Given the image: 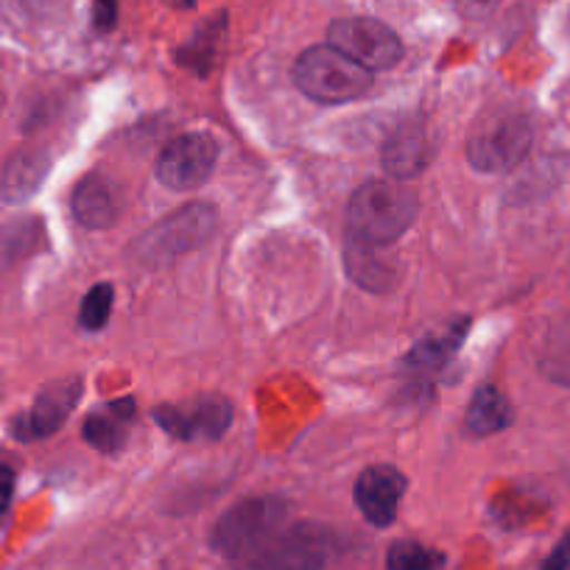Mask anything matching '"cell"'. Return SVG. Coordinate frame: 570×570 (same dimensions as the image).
<instances>
[{
  "label": "cell",
  "mask_w": 570,
  "mask_h": 570,
  "mask_svg": "<svg viewBox=\"0 0 570 570\" xmlns=\"http://www.w3.org/2000/svg\"><path fill=\"white\" fill-rule=\"evenodd\" d=\"M537 364L553 383L570 386V320H562L546 333L537 353Z\"/></svg>",
  "instance_id": "18"
},
{
  "label": "cell",
  "mask_w": 570,
  "mask_h": 570,
  "mask_svg": "<svg viewBox=\"0 0 570 570\" xmlns=\"http://www.w3.org/2000/svg\"><path fill=\"white\" fill-rule=\"evenodd\" d=\"M436 155V140L425 124L411 120V124L397 126L383 142V168L392 179H414L431 166Z\"/></svg>",
  "instance_id": "12"
},
{
  "label": "cell",
  "mask_w": 570,
  "mask_h": 570,
  "mask_svg": "<svg viewBox=\"0 0 570 570\" xmlns=\"http://www.w3.org/2000/svg\"><path fill=\"white\" fill-rule=\"evenodd\" d=\"M327 42L366 70H389L403 59V40L375 18L333 20Z\"/></svg>",
  "instance_id": "7"
},
{
  "label": "cell",
  "mask_w": 570,
  "mask_h": 570,
  "mask_svg": "<svg viewBox=\"0 0 570 570\" xmlns=\"http://www.w3.org/2000/svg\"><path fill=\"white\" fill-rule=\"evenodd\" d=\"M347 274L366 292H386L394 283V268L375 255L372 246H358L347 252Z\"/></svg>",
  "instance_id": "19"
},
{
  "label": "cell",
  "mask_w": 570,
  "mask_h": 570,
  "mask_svg": "<svg viewBox=\"0 0 570 570\" xmlns=\"http://www.w3.org/2000/svg\"><path fill=\"white\" fill-rule=\"evenodd\" d=\"M405 475L392 464H372L358 475L355 503L372 525H392L405 495Z\"/></svg>",
  "instance_id": "11"
},
{
  "label": "cell",
  "mask_w": 570,
  "mask_h": 570,
  "mask_svg": "<svg viewBox=\"0 0 570 570\" xmlns=\"http://www.w3.org/2000/svg\"><path fill=\"white\" fill-rule=\"evenodd\" d=\"M48 168H51V157L46 151H23V155L12 157L3 171V199L9 205L29 202L46 183Z\"/></svg>",
  "instance_id": "15"
},
{
  "label": "cell",
  "mask_w": 570,
  "mask_h": 570,
  "mask_svg": "<svg viewBox=\"0 0 570 570\" xmlns=\"http://www.w3.org/2000/svg\"><path fill=\"white\" fill-rule=\"evenodd\" d=\"M534 131L525 115L503 109L481 120L468 140V160L475 171L509 174L525 160Z\"/></svg>",
  "instance_id": "4"
},
{
  "label": "cell",
  "mask_w": 570,
  "mask_h": 570,
  "mask_svg": "<svg viewBox=\"0 0 570 570\" xmlns=\"http://www.w3.org/2000/svg\"><path fill=\"white\" fill-rule=\"evenodd\" d=\"M112 299H115L112 285L109 283L92 285L90 292H87V297L81 299L79 325L90 333L101 331V327L109 322V314H112Z\"/></svg>",
  "instance_id": "21"
},
{
  "label": "cell",
  "mask_w": 570,
  "mask_h": 570,
  "mask_svg": "<svg viewBox=\"0 0 570 570\" xmlns=\"http://www.w3.org/2000/svg\"><path fill=\"white\" fill-rule=\"evenodd\" d=\"M135 420V400L124 397L115 403L104 405V409L92 411L85 420V440L90 442L96 451L101 453H118L126 445L129 436V425Z\"/></svg>",
  "instance_id": "14"
},
{
  "label": "cell",
  "mask_w": 570,
  "mask_h": 570,
  "mask_svg": "<svg viewBox=\"0 0 570 570\" xmlns=\"http://www.w3.org/2000/svg\"><path fill=\"white\" fill-rule=\"evenodd\" d=\"M157 425L183 442H218L233 425V405L222 394H202L183 405H160Z\"/></svg>",
  "instance_id": "8"
},
{
  "label": "cell",
  "mask_w": 570,
  "mask_h": 570,
  "mask_svg": "<svg viewBox=\"0 0 570 570\" xmlns=\"http://www.w3.org/2000/svg\"><path fill=\"white\" fill-rule=\"evenodd\" d=\"M512 425V405L495 386H481L468 409V428L475 436H492Z\"/></svg>",
  "instance_id": "16"
},
{
  "label": "cell",
  "mask_w": 570,
  "mask_h": 570,
  "mask_svg": "<svg viewBox=\"0 0 570 570\" xmlns=\"http://www.w3.org/2000/svg\"><path fill=\"white\" fill-rule=\"evenodd\" d=\"M218 160V142L205 131L171 140L157 157V179L171 190H194L210 179Z\"/></svg>",
  "instance_id": "9"
},
{
  "label": "cell",
  "mask_w": 570,
  "mask_h": 570,
  "mask_svg": "<svg viewBox=\"0 0 570 570\" xmlns=\"http://www.w3.org/2000/svg\"><path fill=\"white\" fill-rule=\"evenodd\" d=\"M81 386H85V383L76 375L48 383V386L37 394L35 405L14 420V436L23 442H35L57 434L59 428L65 425V420L70 416V411L79 403Z\"/></svg>",
  "instance_id": "10"
},
{
  "label": "cell",
  "mask_w": 570,
  "mask_h": 570,
  "mask_svg": "<svg viewBox=\"0 0 570 570\" xmlns=\"http://www.w3.org/2000/svg\"><path fill=\"white\" fill-rule=\"evenodd\" d=\"M12 495H14V473H12V468L0 464V514L9 509Z\"/></svg>",
  "instance_id": "25"
},
{
  "label": "cell",
  "mask_w": 570,
  "mask_h": 570,
  "mask_svg": "<svg viewBox=\"0 0 570 570\" xmlns=\"http://www.w3.org/2000/svg\"><path fill=\"white\" fill-rule=\"evenodd\" d=\"M331 537L322 525L285 523L233 559V570H325Z\"/></svg>",
  "instance_id": "2"
},
{
  "label": "cell",
  "mask_w": 570,
  "mask_h": 570,
  "mask_svg": "<svg viewBox=\"0 0 570 570\" xmlns=\"http://www.w3.org/2000/svg\"><path fill=\"white\" fill-rule=\"evenodd\" d=\"M451 3L464 14V18L479 20L495 12V7L501 3V0H451Z\"/></svg>",
  "instance_id": "22"
},
{
  "label": "cell",
  "mask_w": 570,
  "mask_h": 570,
  "mask_svg": "<svg viewBox=\"0 0 570 570\" xmlns=\"http://www.w3.org/2000/svg\"><path fill=\"white\" fill-rule=\"evenodd\" d=\"M118 18V0H96V26L101 31L112 29Z\"/></svg>",
  "instance_id": "24"
},
{
  "label": "cell",
  "mask_w": 570,
  "mask_h": 570,
  "mask_svg": "<svg viewBox=\"0 0 570 570\" xmlns=\"http://www.w3.org/2000/svg\"><path fill=\"white\" fill-rule=\"evenodd\" d=\"M540 570H570V534H564L559 540V546L548 553V559L542 562Z\"/></svg>",
  "instance_id": "23"
},
{
  "label": "cell",
  "mask_w": 570,
  "mask_h": 570,
  "mask_svg": "<svg viewBox=\"0 0 570 570\" xmlns=\"http://www.w3.org/2000/svg\"><path fill=\"white\" fill-rule=\"evenodd\" d=\"M445 553L414 540H400L389 548L386 570H442Z\"/></svg>",
  "instance_id": "20"
},
{
  "label": "cell",
  "mask_w": 570,
  "mask_h": 570,
  "mask_svg": "<svg viewBox=\"0 0 570 570\" xmlns=\"http://www.w3.org/2000/svg\"><path fill=\"white\" fill-rule=\"evenodd\" d=\"M420 202L414 190L400 185L397 179H372L364 183L347 205V235L358 246H386L403 238L405 229L414 224Z\"/></svg>",
  "instance_id": "1"
},
{
  "label": "cell",
  "mask_w": 570,
  "mask_h": 570,
  "mask_svg": "<svg viewBox=\"0 0 570 570\" xmlns=\"http://www.w3.org/2000/svg\"><path fill=\"white\" fill-rule=\"evenodd\" d=\"M294 81L308 98L320 104H344L355 101L372 87V70L361 68L338 48L314 46L299 53L294 65Z\"/></svg>",
  "instance_id": "3"
},
{
  "label": "cell",
  "mask_w": 570,
  "mask_h": 570,
  "mask_svg": "<svg viewBox=\"0 0 570 570\" xmlns=\"http://www.w3.org/2000/svg\"><path fill=\"white\" fill-rule=\"evenodd\" d=\"M70 207H73V216L81 227L107 229L118 222L124 199H120V188L112 179L104 177V174H87L73 188Z\"/></svg>",
  "instance_id": "13"
},
{
  "label": "cell",
  "mask_w": 570,
  "mask_h": 570,
  "mask_svg": "<svg viewBox=\"0 0 570 570\" xmlns=\"http://www.w3.org/2000/svg\"><path fill=\"white\" fill-rule=\"evenodd\" d=\"M285 520H288V507L279 498H246L218 518V523L213 525L210 546L233 562L235 557L257 546L263 537L283 529Z\"/></svg>",
  "instance_id": "6"
},
{
  "label": "cell",
  "mask_w": 570,
  "mask_h": 570,
  "mask_svg": "<svg viewBox=\"0 0 570 570\" xmlns=\"http://www.w3.org/2000/svg\"><path fill=\"white\" fill-rule=\"evenodd\" d=\"M218 227L216 207L205 202L179 207L177 213L163 218L157 227L142 235L137 255L146 263H171L188 255L196 246H205Z\"/></svg>",
  "instance_id": "5"
},
{
  "label": "cell",
  "mask_w": 570,
  "mask_h": 570,
  "mask_svg": "<svg viewBox=\"0 0 570 570\" xmlns=\"http://www.w3.org/2000/svg\"><path fill=\"white\" fill-rule=\"evenodd\" d=\"M468 325L470 322H459L456 327H451V331H442L436 333V336H428L422 338L420 344H414V350L409 353V364L416 366V370H436V366H445L448 361L456 355L459 344H462V338L468 336Z\"/></svg>",
  "instance_id": "17"
}]
</instances>
